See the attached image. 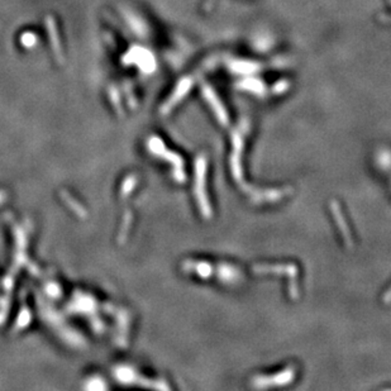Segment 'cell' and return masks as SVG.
Masks as SVG:
<instances>
[{
  "label": "cell",
  "instance_id": "6da1fadb",
  "mask_svg": "<svg viewBox=\"0 0 391 391\" xmlns=\"http://www.w3.org/2000/svg\"><path fill=\"white\" fill-rule=\"evenodd\" d=\"M295 377V370L292 367L286 369L281 373L275 376H258L253 380V385L256 388H268V386H280L286 385L292 381Z\"/></svg>",
  "mask_w": 391,
  "mask_h": 391
},
{
  "label": "cell",
  "instance_id": "7a4b0ae2",
  "mask_svg": "<svg viewBox=\"0 0 391 391\" xmlns=\"http://www.w3.org/2000/svg\"><path fill=\"white\" fill-rule=\"evenodd\" d=\"M204 174H205V159L199 157L196 162V179H198V185H196V193H198L199 204L202 206L203 214L205 217H211V208L208 203V199L204 191Z\"/></svg>",
  "mask_w": 391,
  "mask_h": 391
},
{
  "label": "cell",
  "instance_id": "3957f363",
  "mask_svg": "<svg viewBox=\"0 0 391 391\" xmlns=\"http://www.w3.org/2000/svg\"><path fill=\"white\" fill-rule=\"evenodd\" d=\"M255 271L256 272H262V273H266V272H272V273H283V275H285V273H288L290 277H292L294 279L295 276H296V273H298V271H296V267L294 266V265H286V266H256L255 267Z\"/></svg>",
  "mask_w": 391,
  "mask_h": 391
},
{
  "label": "cell",
  "instance_id": "277c9868",
  "mask_svg": "<svg viewBox=\"0 0 391 391\" xmlns=\"http://www.w3.org/2000/svg\"><path fill=\"white\" fill-rule=\"evenodd\" d=\"M330 208H332L333 214H334V217H335V222H337L338 227L341 228V232L343 233V236H345L346 242H347V245H352L351 234H350V230H348L347 224H346V222H345V217H343V214L341 213V209H339L338 204H337L335 202H333L332 204H330Z\"/></svg>",
  "mask_w": 391,
  "mask_h": 391
},
{
  "label": "cell",
  "instance_id": "5b68a950",
  "mask_svg": "<svg viewBox=\"0 0 391 391\" xmlns=\"http://www.w3.org/2000/svg\"><path fill=\"white\" fill-rule=\"evenodd\" d=\"M219 279L223 281V283L227 284H233L239 281V277H241V272H239L237 268H234L233 266H229V265H222L219 267Z\"/></svg>",
  "mask_w": 391,
  "mask_h": 391
},
{
  "label": "cell",
  "instance_id": "8992f818",
  "mask_svg": "<svg viewBox=\"0 0 391 391\" xmlns=\"http://www.w3.org/2000/svg\"><path fill=\"white\" fill-rule=\"evenodd\" d=\"M198 273L200 275V276L203 277H208L209 275L211 273V266H209L208 264H205V262H202V264L198 265Z\"/></svg>",
  "mask_w": 391,
  "mask_h": 391
}]
</instances>
